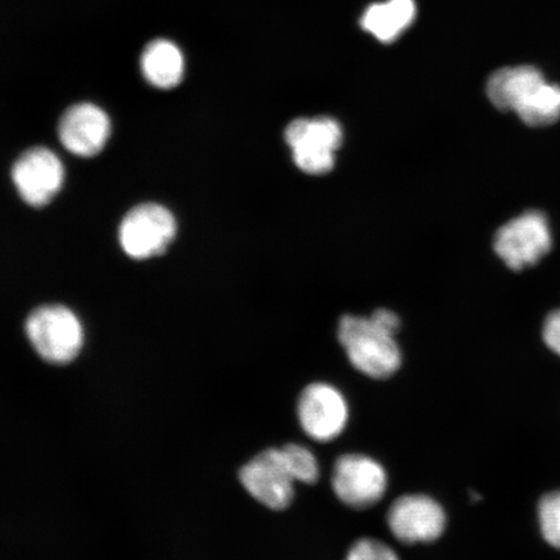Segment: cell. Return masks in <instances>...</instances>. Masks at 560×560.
I'll list each match as a JSON object with an SVG mask.
<instances>
[{
  "label": "cell",
  "mask_w": 560,
  "mask_h": 560,
  "mask_svg": "<svg viewBox=\"0 0 560 560\" xmlns=\"http://www.w3.org/2000/svg\"><path fill=\"white\" fill-rule=\"evenodd\" d=\"M338 338L352 365L374 380H387L400 369L402 357L395 335L371 317L345 315L340 319Z\"/></svg>",
  "instance_id": "obj_1"
},
{
  "label": "cell",
  "mask_w": 560,
  "mask_h": 560,
  "mask_svg": "<svg viewBox=\"0 0 560 560\" xmlns=\"http://www.w3.org/2000/svg\"><path fill=\"white\" fill-rule=\"evenodd\" d=\"M25 330L35 352L55 365L72 362L85 340L79 317L61 305L35 310L26 320Z\"/></svg>",
  "instance_id": "obj_2"
},
{
  "label": "cell",
  "mask_w": 560,
  "mask_h": 560,
  "mask_svg": "<svg viewBox=\"0 0 560 560\" xmlns=\"http://www.w3.org/2000/svg\"><path fill=\"white\" fill-rule=\"evenodd\" d=\"M284 140L300 171L324 175L334 170L335 153L342 144V129L331 117L298 118L287 126Z\"/></svg>",
  "instance_id": "obj_3"
},
{
  "label": "cell",
  "mask_w": 560,
  "mask_h": 560,
  "mask_svg": "<svg viewBox=\"0 0 560 560\" xmlns=\"http://www.w3.org/2000/svg\"><path fill=\"white\" fill-rule=\"evenodd\" d=\"M551 243L548 217L540 210H528L497 231L494 250L508 268L522 271L540 262Z\"/></svg>",
  "instance_id": "obj_4"
},
{
  "label": "cell",
  "mask_w": 560,
  "mask_h": 560,
  "mask_svg": "<svg viewBox=\"0 0 560 560\" xmlns=\"http://www.w3.org/2000/svg\"><path fill=\"white\" fill-rule=\"evenodd\" d=\"M177 234V222L165 207L142 205L132 208L121 222L118 241L125 254L147 260L164 254Z\"/></svg>",
  "instance_id": "obj_5"
},
{
  "label": "cell",
  "mask_w": 560,
  "mask_h": 560,
  "mask_svg": "<svg viewBox=\"0 0 560 560\" xmlns=\"http://www.w3.org/2000/svg\"><path fill=\"white\" fill-rule=\"evenodd\" d=\"M331 481L336 497L357 510L374 506L388 486L387 472L380 462L362 454H346L336 459Z\"/></svg>",
  "instance_id": "obj_6"
},
{
  "label": "cell",
  "mask_w": 560,
  "mask_h": 560,
  "mask_svg": "<svg viewBox=\"0 0 560 560\" xmlns=\"http://www.w3.org/2000/svg\"><path fill=\"white\" fill-rule=\"evenodd\" d=\"M240 479L247 492L264 506L284 510L295 495V479L282 450H266L242 467Z\"/></svg>",
  "instance_id": "obj_7"
},
{
  "label": "cell",
  "mask_w": 560,
  "mask_h": 560,
  "mask_svg": "<svg viewBox=\"0 0 560 560\" xmlns=\"http://www.w3.org/2000/svg\"><path fill=\"white\" fill-rule=\"evenodd\" d=\"M387 524L398 541L408 545L439 540L446 528L443 506L425 494H406L392 503Z\"/></svg>",
  "instance_id": "obj_8"
},
{
  "label": "cell",
  "mask_w": 560,
  "mask_h": 560,
  "mask_svg": "<svg viewBox=\"0 0 560 560\" xmlns=\"http://www.w3.org/2000/svg\"><path fill=\"white\" fill-rule=\"evenodd\" d=\"M298 417L307 436L328 443L345 431L349 410L345 396L334 385L314 383L300 395Z\"/></svg>",
  "instance_id": "obj_9"
},
{
  "label": "cell",
  "mask_w": 560,
  "mask_h": 560,
  "mask_svg": "<svg viewBox=\"0 0 560 560\" xmlns=\"http://www.w3.org/2000/svg\"><path fill=\"white\" fill-rule=\"evenodd\" d=\"M65 165L45 147H35L19 158L12 170V179L26 202L35 208L45 207L65 184Z\"/></svg>",
  "instance_id": "obj_10"
},
{
  "label": "cell",
  "mask_w": 560,
  "mask_h": 560,
  "mask_svg": "<svg viewBox=\"0 0 560 560\" xmlns=\"http://www.w3.org/2000/svg\"><path fill=\"white\" fill-rule=\"evenodd\" d=\"M110 136V120L95 104L80 103L62 115L59 138L69 152L80 158H93L102 152Z\"/></svg>",
  "instance_id": "obj_11"
},
{
  "label": "cell",
  "mask_w": 560,
  "mask_h": 560,
  "mask_svg": "<svg viewBox=\"0 0 560 560\" xmlns=\"http://www.w3.org/2000/svg\"><path fill=\"white\" fill-rule=\"evenodd\" d=\"M540 69L532 66L505 67L489 77L487 95L502 112H516L528 96L545 82Z\"/></svg>",
  "instance_id": "obj_12"
},
{
  "label": "cell",
  "mask_w": 560,
  "mask_h": 560,
  "mask_svg": "<svg viewBox=\"0 0 560 560\" xmlns=\"http://www.w3.org/2000/svg\"><path fill=\"white\" fill-rule=\"evenodd\" d=\"M416 18L415 0H384L368 7L361 26L383 44H390L409 30Z\"/></svg>",
  "instance_id": "obj_13"
},
{
  "label": "cell",
  "mask_w": 560,
  "mask_h": 560,
  "mask_svg": "<svg viewBox=\"0 0 560 560\" xmlns=\"http://www.w3.org/2000/svg\"><path fill=\"white\" fill-rule=\"evenodd\" d=\"M140 69L152 86L161 90L173 89L184 80V54L172 40H152L140 56Z\"/></svg>",
  "instance_id": "obj_14"
},
{
  "label": "cell",
  "mask_w": 560,
  "mask_h": 560,
  "mask_svg": "<svg viewBox=\"0 0 560 560\" xmlns=\"http://www.w3.org/2000/svg\"><path fill=\"white\" fill-rule=\"evenodd\" d=\"M517 117L532 128H542L560 120V86L545 81L538 86L522 107Z\"/></svg>",
  "instance_id": "obj_15"
},
{
  "label": "cell",
  "mask_w": 560,
  "mask_h": 560,
  "mask_svg": "<svg viewBox=\"0 0 560 560\" xmlns=\"http://www.w3.org/2000/svg\"><path fill=\"white\" fill-rule=\"evenodd\" d=\"M282 451L295 481L314 485L319 479L318 460L307 447L289 444L282 447Z\"/></svg>",
  "instance_id": "obj_16"
},
{
  "label": "cell",
  "mask_w": 560,
  "mask_h": 560,
  "mask_svg": "<svg viewBox=\"0 0 560 560\" xmlns=\"http://www.w3.org/2000/svg\"><path fill=\"white\" fill-rule=\"evenodd\" d=\"M538 522L545 541L560 550V490L542 497L538 503Z\"/></svg>",
  "instance_id": "obj_17"
},
{
  "label": "cell",
  "mask_w": 560,
  "mask_h": 560,
  "mask_svg": "<svg viewBox=\"0 0 560 560\" xmlns=\"http://www.w3.org/2000/svg\"><path fill=\"white\" fill-rule=\"evenodd\" d=\"M346 560H400L388 545L373 538H362L349 549Z\"/></svg>",
  "instance_id": "obj_18"
},
{
  "label": "cell",
  "mask_w": 560,
  "mask_h": 560,
  "mask_svg": "<svg viewBox=\"0 0 560 560\" xmlns=\"http://www.w3.org/2000/svg\"><path fill=\"white\" fill-rule=\"evenodd\" d=\"M542 336L545 345L560 357V310L548 315L545 320Z\"/></svg>",
  "instance_id": "obj_19"
}]
</instances>
